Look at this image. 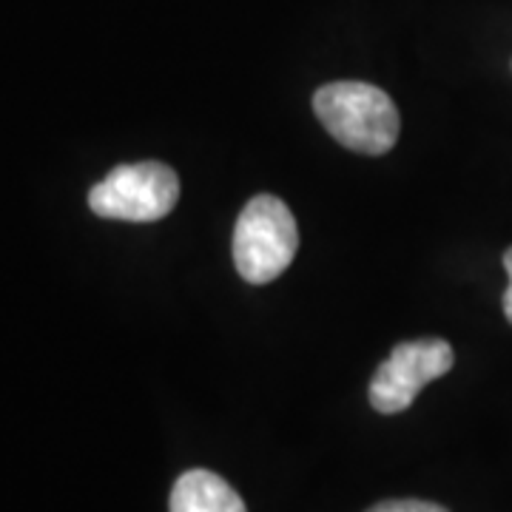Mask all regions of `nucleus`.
Returning a JSON list of instances; mask_svg holds the SVG:
<instances>
[{
  "label": "nucleus",
  "mask_w": 512,
  "mask_h": 512,
  "mask_svg": "<svg viewBox=\"0 0 512 512\" xmlns=\"http://www.w3.org/2000/svg\"><path fill=\"white\" fill-rule=\"evenodd\" d=\"M313 111L336 143L367 157L387 154L399 140V109L379 86L328 83L313 94Z\"/></svg>",
  "instance_id": "obj_1"
},
{
  "label": "nucleus",
  "mask_w": 512,
  "mask_h": 512,
  "mask_svg": "<svg viewBox=\"0 0 512 512\" xmlns=\"http://www.w3.org/2000/svg\"><path fill=\"white\" fill-rule=\"evenodd\" d=\"M299 251L291 208L274 194H256L239 211L234 228V265L251 285H268L285 274Z\"/></svg>",
  "instance_id": "obj_2"
},
{
  "label": "nucleus",
  "mask_w": 512,
  "mask_h": 512,
  "mask_svg": "<svg viewBox=\"0 0 512 512\" xmlns=\"http://www.w3.org/2000/svg\"><path fill=\"white\" fill-rule=\"evenodd\" d=\"M180 200V177L165 163L117 165L92 185L89 208L97 217L123 222H157Z\"/></svg>",
  "instance_id": "obj_3"
},
{
  "label": "nucleus",
  "mask_w": 512,
  "mask_h": 512,
  "mask_svg": "<svg viewBox=\"0 0 512 512\" xmlns=\"http://www.w3.org/2000/svg\"><path fill=\"white\" fill-rule=\"evenodd\" d=\"M456 353L444 339H416L402 342L384 359L373 382H370V404L384 416L402 413L416 402L421 387L450 373Z\"/></svg>",
  "instance_id": "obj_4"
},
{
  "label": "nucleus",
  "mask_w": 512,
  "mask_h": 512,
  "mask_svg": "<svg viewBox=\"0 0 512 512\" xmlns=\"http://www.w3.org/2000/svg\"><path fill=\"white\" fill-rule=\"evenodd\" d=\"M171 512H248L239 493L211 470H188L177 478L171 501Z\"/></svg>",
  "instance_id": "obj_5"
},
{
  "label": "nucleus",
  "mask_w": 512,
  "mask_h": 512,
  "mask_svg": "<svg viewBox=\"0 0 512 512\" xmlns=\"http://www.w3.org/2000/svg\"><path fill=\"white\" fill-rule=\"evenodd\" d=\"M367 512H450L439 507V504H430V501H416V498H407V501H382L376 507H370Z\"/></svg>",
  "instance_id": "obj_6"
},
{
  "label": "nucleus",
  "mask_w": 512,
  "mask_h": 512,
  "mask_svg": "<svg viewBox=\"0 0 512 512\" xmlns=\"http://www.w3.org/2000/svg\"><path fill=\"white\" fill-rule=\"evenodd\" d=\"M501 262H504V271L510 276V285H507V291H504V299H501V308H504V316H507V322L512 325V245L504 251L501 256Z\"/></svg>",
  "instance_id": "obj_7"
}]
</instances>
